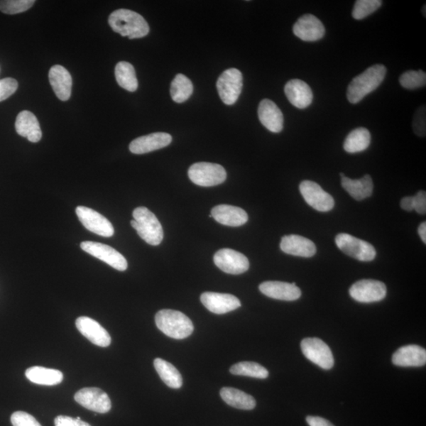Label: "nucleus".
<instances>
[{
  "label": "nucleus",
  "instance_id": "41",
  "mask_svg": "<svg viewBox=\"0 0 426 426\" xmlns=\"http://www.w3.org/2000/svg\"><path fill=\"white\" fill-rule=\"evenodd\" d=\"M55 426H91L89 423L83 422L78 417L73 418L69 416L60 415L55 419Z\"/></svg>",
  "mask_w": 426,
  "mask_h": 426
},
{
  "label": "nucleus",
  "instance_id": "14",
  "mask_svg": "<svg viewBox=\"0 0 426 426\" xmlns=\"http://www.w3.org/2000/svg\"><path fill=\"white\" fill-rule=\"evenodd\" d=\"M215 265L223 272L232 275L244 273L250 268V262L243 253L231 250L222 248L214 255Z\"/></svg>",
  "mask_w": 426,
  "mask_h": 426
},
{
  "label": "nucleus",
  "instance_id": "33",
  "mask_svg": "<svg viewBox=\"0 0 426 426\" xmlns=\"http://www.w3.org/2000/svg\"><path fill=\"white\" fill-rule=\"evenodd\" d=\"M193 83L182 74L177 75L170 84V96L178 104L187 101L193 94Z\"/></svg>",
  "mask_w": 426,
  "mask_h": 426
},
{
  "label": "nucleus",
  "instance_id": "31",
  "mask_svg": "<svg viewBox=\"0 0 426 426\" xmlns=\"http://www.w3.org/2000/svg\"><path fill=\"white\" fill-rule=\"evenodd\" d=\"M154 367L161 380L172 388H180L182 386V378L179 371L170 362L161 359L154 360Z\"/></svg>",
  "mask_w": 426,
  "mask_h": 426
},
{
  "label": "nucleus",
  "instance_id": "4",
  "mask_svg": "<svg viewBox=\"0 0 426 426\" xmlns=\"http://www.w3.org/2000/svg\"><path fill=\"white\" fill-rule=\"evenodd\" d=\"M131 224L138 236L151 246H159L163 239V231L159 219L146 207H138L133 212Z\"/></svg>",
  "mask_w": 426,
  "mask_h": 426
},
{
  "label": "nucleus",
  "instance_id": "42",
  "mask_svg": "<svg viewBox=\"0 0 426 426\" xmlns=\"http://www.w3.org/2000/svg\"><path fill=\"white\" fill-rule=\"evenodd\" d=\"M414 210L418 214L425 215L426 212V193L425 191L421 190L417 192L414 196Z\"/></svg>",
  "mask_w": 426,
  "mask_h": 426
},
{
  "label": "nucleus",
  "instance_id": "2",
  "mask_svg": "<svg viewBox=\"0 0 426 426\" xmlns=\"http://www.w3.org/2000/svg\"><path fill=\"white\" fill-rule=\"evenodd\" d=\"M109 23L113 31L131 40L144 38L149 33L146 19L131 10L119 9L112 12Z\"/></svg>",
  "mask_w": 426,
  "mask_h": 426
},
{
  "label": "nucleus",
  "instance_id": "30",
  "mask_svg": "<svg viewBox=\"0 0 426 426\" xmlns=\"http://www.w3.org/2000/svg\"><path fill=\"white\" fill-rule=\"evenodd\" d=\"M371 142V134L364 127L353 130L347 135L344 143V151L349 153L365 151Z\"/></svg>",
  "mask_w": 426,
  "mask_h": 426
},
{
  "label": "nucleus",
  "instance_id": "18",
  "mask_svg": "<svg viewBox=\"0 0 426 426\" xmlns=\"http://www.w3.org/2000/svg\"><path fill=\"white\" fill-rule=\"evenodd\" d=\"M259 290L262 294L282 301H295L302 295L300 288L295 283L266 281L260 284Z\"/></svg>",
  "mask_w": 426,
  "mask_h": 426
},
{
  "label": "nucleus",
  "instance_id": "6",
  "mask_svg": "<svg viewBox=\"0 0 426 426\" xmlns=\"http://www.w3.org/2000/svg\"><path fill=\"white\" fill-rule=\"evenodd\" d=\"M336 244L341 251L354 259L366 262L376 258V252L373 245L349 234H339Z\"/></svg>",
  "mask_w": 426,
  "mask_h": 426
},
{
  "label": "nucleus",
  "instance_id": "46",
  "mask_svg": "<svg viewBox=\"0 0 426 426\" xmlns=\"http://www.w3.org/2000/svg\"><path fill=\"white\" fill-rule=\"evenodd\" d=\"M424 16L425 17V6H424Z\"/></svg>",
  "mask_w": 426,
  "mask_h": 426
},
{
  "label": "nucleus",
  "instance_id": "36",
  "mask_svg": "<svg viewBox=\"0 0 426 426\" xmlns=\"http://www.w3.org/2000/svg\"><path fill=\"white\" fill-rule=\"evenodd\" d=\"M382 5L381 0H357L354 6L352 16L354 19H364L378 11Z\"/></svg>",
  "mask_w": 426,
  "mask_h": 426
},
{
  "label": "nucleus",
  "instance_id": "39",
  "mask_svg": "<svg viewBox=\"0 0 426 426\" xmlns=\"http://www.w3.org/2000/svg\"><path fill=\"white\" fill-rule=\"evenodd\" d=\"M13 426H41L37 419L24 411H16L11 415Z\"/></svg>",
  "mask_w": 426,
  "mask_h": 426
},
{
  "label": "nucleus",
  "instance_id": "21",
  "mask_svg": "<svg viewBox=\"0 0 426 426\" xmlns=\"http://www.w3.org/2000/svg\"><path fill=\"white\" fill-rule=\"evenodd\" d=\"M284 92L289 102L300 109L308 108L314 99L310 85L300 80L289 81L284 87Z\"/></svg>",
  "mask_w": 426,
  "mask_h": 426
},
{
  "label": "nucleus",
  "instance_id": "26",
  "mask_svg": "<svg viewBox=\"0 0 426 426\" xmlns=\"http://www.w3.org/2000/svg\"><path fill=\"white\" fill-rule=\"evenodd\" d=\"M16 129L20 136L26 138L33 143H37L42 138L39 121L31 111H23L18 114Z\"/></svg>",
  "mask_w": 426,
  "mask_h": 426
},
{
  "label": "nucleus",
  "instance_id": "23",
  "mask_svg": "<svg viewBox=\"0 0 426 426\" xmlns=\"http://www.w3.org/2000/svg\"><path fill=\"white\" fill-rule=\"evenodd\" d=\"M393 364L401 367H420L426 364V351L417 345L404 346L393 356Z\"/></svg>",
  "mask_w": 426,
  "mask_h": 426
},
{
  "label": "nucleus",
  "instance_id": "16",
  "mask_svg": "<svg viewBox=\"0 0 426 426\" xmlns=\"http://www.w3.org/2000/svg\"><path fill=\"white\" fill-rule=\"evenodd\" d=\"M75 324L77 330L92 344L102 347H106L111 344V338L109 333L94 319L80 317L76 320Z\"/></svg>",
  "mask_w": 426,
  "mask_h": 426
},
{
  "label": "nucleus",
  "instance_id": "37",
  "mask_svg": "<svg viewBox=\"0 0 426 426\" xmlns=\"http://www.w3.org/2000/svg\"><path fill=\"white\" fill-rule=\"evenodd\" d=\"M35 4L34 0H3L0 1V11L7 14L23 13Z\"/></svg>",
  "mask_w": 426,
  "mask_h": 426
},
{
  "label": "nucleus",
  "instance_id": "1",
  "mask_svg": "<svg viewBox=\"0 0 426 426\" xmlns=\"http://www.w3.org/2000/svg\"><path fill=\"white\" fill-rule=\"evenodd\" d=\"M386 67L376 64L368 67L354 80L347 88L346 97L350 103H359L368 94L378 89L386 76Z\"/></svg>",
  "mask_w": 426,
  "mask_h": 426
},
{
  "label": "nucleus",
  "instance_id": "7",
  "mask_svg": "<svg viewBox=\"0 0 426 426\" xmlns=\"http://www.w3.org/2000/svg\"><path fill=\"white\" fill-rule=\"evenodd\" d=\"M243 75L236 68L224 71L217 83L218 94L226 105H232L238 101L243 89Z\"/></svg>",
  "mask_w": 426,
  "mask_h": 426
},
{
  "label": "nucleus",
  "instance_id": "11",
  "mask_svg": "<svg viewBox=\"0 0 426 426\" xmlns=\"http://www.w3.org/2000/svg\"><path fill=\"white\" fill-rule=\"evenodd\" d=\"M76 214L82 225L89 231L105 238L113 236L115 230L112 224L101 213L85 206H78Z\"/></svg>",
  "mask_w": 426,
  "mask_h": 426
},
{
  "label": "nucleus",
  "instance_id": "9",
  "mask_svg": "<svg viewBox=\"0 0 426 426\" xmlns=\"http://www.w3.org/2000/svg\"><path fill=\"white\" fill-rule=\"evenodd\" d=\"M349 293L359 302H376L386 297L387 288L385 283L378 280H361L353 284Z\"/></svg>",
  "mask_w": 426,
  "mask_h": 426
},
{
  "label": "nucleus",
  "instance_id": "29",
  "mask_svg": "<svg viewBox=\"0 0 426 426\" xmlns=\"http://www.w3.org/2000/svg\"><path fill=\"white\" fill-rule=\"evenodd\" d=\"M220 396L229 406L239 410H253L256 407V400L251 395L234 388H223L220 390Z\"/></svg>",
  "mask_w": 426,
  "mask_h": 426
},
{
  "label": "nucleus",
  "instance_id": "32",
  "mask_svg": "<svg viewBox=\"0 0 426 426\" xmlns=\"http://www.w3.org/2000/svg\"><path fill=\"white\" fill-rule=\"evenodd\" d=\"M115 75L121 87L129 92H135L138 89L136 72L130 62H119L116 67Z\"/></svg>",
  "mask_w": 426,
  "mask_h": 426
},
{
  "label": "nucleus",
  "instance_id": "43",
  "mask_svg": "<svg viewBox=\"0 0 426 426\" xmlns=\"http://www.w3.org/2000/svg\"><path fill=\"white\" fill-rule=\"evenodd\" d=\"M307 422L310 426H335L326 419L317 416H308Z\"/></svg>",
  "mask_w": 426,
  "mask_h": 426
},
{
  "label": "nucleus",
  "instance_id": "34",
  "mask_svg": "<svg viewBox=\"0 0 426 426\" xmlns=\"http://www.w3.org/2000/svg\"><path fill=\"white\" fill-rule=\"evenodd\" d=\"M234 375L250 376V378L266 379L268 376L267 369L253 361H241L234 365L230 368Z\"/></svg>",
  "mask_w": 426,
  "mask_h": 426
},
{
  "label": "nucleus",
  "instance_id": "5",
  "mask_svg": "<svg viewBox=\"0 0 426 426\" xmlns=\"http://www.w3.org/2000/svg\"><path fill=\"white\" fill-rule=\"evenodd\" d=\"M190 180L197 186L209 187L223 183L226 179L224 167L209 162H199L188 170Z\"/></svg>",
  "mask_w": 426,
  "mask_h": 426
},
{
  "label": "nucleus",
  "instance_id": "17",
  "mask_svg": "<svg viewBox=\"0 0 426 426\" xmlns=\"http://www.w3.org/2000/svg\"><path fill=\"white\" fill-rule=\"evenodd\" d=\"M201 302L215 315H224L241 307L239 298L229 294L204 293L201 295Z\"/></svg>",
  "mask_w": 426,
  "mask_h": 426
},
{
  "label": "nucleus",
  "instance_id": "13",
  "mask_svg": "<svg viewBox=\"0 0 426 426\" xmlns=\"http://www.w3.org/2000/svg\"><path fill=\"white\" fill-rule=\"evenodd\" d=\"M75 400L81 406L99 414H106L111 409L108 394L97 388H84L75 394Z\"/></svg>",
  "mask_w": 426,
  "mask_h": 426
},
{
  "label": "nucleus",
  "instance_id": "40",
  "mask_svg": "<svg viewBox=\"0 0 426 426\" xmlns=\"http://www.w3.org/2000/svg\"><path fill=\"white\" fill-rule=\"evenodd\" d=\"M18 83L11 77L0 80V102L5 101L16 92Z\"/></svg>",
  "mask_w": 426,
  "mask_h": 426
},
{
  "label": "nucleus",
  "instance_id": "12",
  "mask_svg": "<svg viewBox=\"0 0 426 426\" xmlns=\"http://www.w3.org/2000/svg\"><path fill=\"white\" fill-rule=\"evenodd\" d=\"M81 248L92 257L105 262L119 271H126L128 267L127 261L124 256L108 245L87 241L81 244Z\"/></svg>",
  "mask_w": 426,
  "mask_h": 426
},
{
  "label": "nucleus",
  "instance_id": "24",
  "mask_svg": "<svg viewBox=\"0 0 426 426\" xmlns=\"http://www.w3.org/2000/svg\"><path fill=\"white\" fill-rule=\"evenodd\" d=\"M49 82L60 101H68L72 90V77L66 68L60 65L53 66L49 70Z\"/></svg>",
  "mask_w": 426,
  "mask_h": 426
},
{
  "label": "nucleus",
  "instance_id": "3",
  "mask_svg": "<svg viewBox=\"0 0 426 426\" xmlns=\"http://www.w3.org/2000/svg\"><path fill=\"white\" fill-rule=\"evenodd\" d=\"M155 322L163 334L175 339L189 337L195 329L191 320L182 312L177 310H160L155 315Z\"/></svg>",
  "mask_w": 426,
  "mask_h": 426
},
{
  "label": "nucleus",
  "instance_id": "44",
  "mask_svg": "<svg viewBox=\"0 0 426 426\" xmlns=\"http://www.w3.org/2000/svg\"><path fill=\"white\" fill-rule=\"evenodd\" d=\"M401 208L408 212L414 210V197H405L400 202Z\"/></svg>",
  "mask_w": 426,
  "mask_h": 426
},
{
  "label": "nucleus",
  "instance_id": "22",
  "mask_svg": "<svg viewBox=\"0 0 426 426\" xmlns=\"http://www.w3.org/2000/svg\"><path fill=\"white\" fill-rule=\"evenodd\" d=\"M258 118L263 126L269 131L280 133L283 128V115L273 102L263 99L258 106Z\"/></svg>",
  "mask_w": 426,
  "mask_h": 426
},
{
  "label": "nucleus",
  "instance_id": "45",
  "mask_svg": "<svg viewBox=\"0 0 426 426\" xmlns=\"http://www.w3.org/2000/svg\"><path fill=\"white\" fill-rule=\"evenodd\" d=\"M418 234L421 237L423 243L426 244V223L423 222L418 227Z\"/></svg>",
  "mask_w": 426,
  "mask_h": 426
},
{
  "label": "nucleus",
  "instance_id": "38",
  "mask_svg": "<svg viewBox=\"0 0 426 426\" xmlns=\"http://www.w3.org/2000/svg\"><path fill=\"white\" fill-rule=\"evenodd\" d=\"M413 129L418 137L424 138L426 133V110L425 105L419 108L414 116Z\"/></svg>",
  "mask_w": 426,
  "mask_h": 426
},
{
  "label": "nucleus",
  "instance_id": "8",
  "mask_svg": "<svg viewBox=\"0 0 426 426\" xmlns=\"http://www.w3.org/2000/svg\"><path fill=\"white\" fill-rule=\"evenodd\" d=\"M301 349L305 357L317 366L324 369L333 367L332 352L323 340L318 338H305L302 341Z\"/></svg>",
  "mask_w": 426,
  "mask_h": 426
},
{
  "label": "nucleus",
  "instance_id": "35",
  "mask_svg": "<svg viewBox=\"0 0 426 426\" xmlns=\"http://www.w3.org/2000/svg\"><path fill=\"white\" fill-rule=\"evenodd\" d=\"M400 83L404 89H416L425 87L426 74L422 70H409L400 77Z\"/></svg>",
  "mask_w": 426,
  "mask_h": 426
},
{
  "label": "nucleus",
  "instance_id": "28",
  "mask_svg": "<svg viewBox=\"0 0 426 426\" xmlns=\"http://www.w3.org/2000/svg\"><path fill=\"white\" fill-rule=\"evenodd\" d=\"M26 376L28 380L40 386H56L63 380V374L61 371L42 366L28 368L26 371Z\"/></svg>",
  "mask_w": 426,
  "mask_h": 426
},
{
  "label": "nucleus",
  "instance_id": "19",
  "mask_svg": "<svg viewBox=\"0 0 426 426\" xmlns=\"http://www.w3.org/2000/svg\"><path fill=\"white\" fill-rule=\"evenodd\" d=\"M173 141L169 133L158 132L133 140L130 144V151L133 154H145L167 147Z\"/></svg>",
  "mask_w": 426,
  "mask_h": 426
},
{
  "label": "nucleus",
  "instance_id": "15",
  "mask_svg": "<svg viewBox=\"0 0 426 426\" xmlns=\"http://www.w3.org/2000/svg\"><path fill=\"white\" fill-rule=\"evenodd\" d=\"M294 34L303 41H317L324 38L325 28L316 16L305 14L297 19L293 27Z\"/></svg>",
  "mask_w": 426,
  "mask_h": 426
},
{
  "label": "nucleus",
  "instance_id": "20",
  "mask_svg": "<svg viewBox=\"0 0 426 426\" xmlns=\"http://www.w3.org/2000/svg\"><path fill=\"white\" fill-rule=\"evenodd\" d=\"M280 248L283 253L307 258L314 257L317 253V247L311 240L297 234L283 236Z\"/></svg>",
  "mask_w": 426,
  "mask_h": 426
},
{
  "label": "nucleus",
  "instance_id": "10",
  "mask_svg": "<svg viewBox=\"0 0 426 426\" xmlns=\"http://www.w3.org/2000/svg\"><path fill=\"white\" fill-rule=\"evenodd\" d=\"M300 190L305 201L318 212H329L335 205L332 196L327 193L317 182L310 180L302 181Z\"/></svg>",
  "mask_w": 426,
  "mask_h": 426
},
{
  "label": "nucleus",
  "instance_id": "27",
  "mask_svg": "<svg viewBox=\"0 0 426 426\" xmlns=\"http://www.w3.org/2000/svg\"><path fill=\"white\" fill-rule=\"evenodd\" d=\"M344 189L355 200L362 201L371 197L373 191V182L371 175H366L360 180H351L344 177L341 180Z\"/></svg>",
  "mask_w": 426,
  "mask_h": 426
},
{
  "label": "nucleus",
  "instance_id": "25",
  "mask_svg": "<svg viewBox=\"0 0 426 426\" xmlns=\"http://www.w3.org/2000/svg\"><path fill=\"white\" fill-rule=\"evenodd\" d=\"M211 215L218 223L225 226H240L248 222L246 212L233 205H217L212 209Z\"/></svg>",
  "mask_w": 426,
  "mask_h": 426
}]
</instances>
